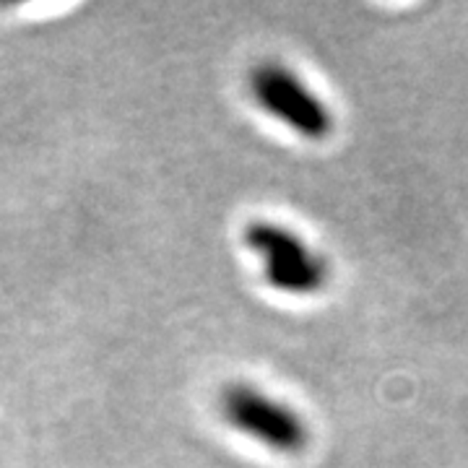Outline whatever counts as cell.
<instances>
[{"mask_svg":"<svg viewBox=\"0 0 468 468\" xmlns=\"http://www.w3.org/2000/svg\"><path fill=\"white\" fill-rule=\"evenodd\" d=\"M245 245L263 261V279L271 289L289 297H315L331 282L328 261L310 248L300 234L276 221H250Z\"/></svg>","mask_w":468,"mask_h":468,"instance_id":"1","label":"cell"},{"mask_svg":"<svg viewBox=\"0 0 468 468\" xmlns=\"http://www.w3.org/2000/svg\"><path fill=\"white\" fill-rule=\"evenodd\" d=\"M218 409L234 432L268 451L297 455L310 445V427L300 411L255 385H227L218 396Z\"/></svg>","mask_w":468,"mask_h":468,"instance_id":"2","label":"cell"},{"mask_svg":"<svg viewBox=\"0 0 468 468\" xmlns=\"http://www.w3.org/2000/svg\"><path fill=\"white\" fill-rule=\"evenodd\" d=\"M255 104L304 141H325L334 133V112L300 76L279 60H263L250 70Z\"/></svg>","mask_w":468,"mask_h":468,"instance_id":"3","label":"cell"}]
</instances>
